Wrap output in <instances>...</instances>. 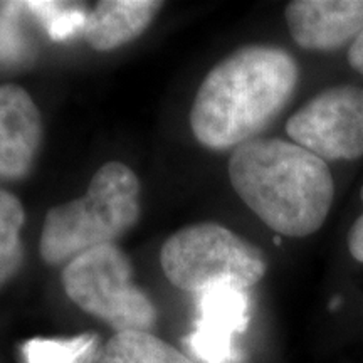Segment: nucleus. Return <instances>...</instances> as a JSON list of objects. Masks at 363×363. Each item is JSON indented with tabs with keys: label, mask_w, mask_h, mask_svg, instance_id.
<instances>
[{
	"label": "nucleus",
	"mask_w": 363,
	"mask_h": 363,
	"mask_svg": "<svg viewBox=\"0 0 363 363\" xmlns=\"http://www.w3.org/2000/svg\"><path fill=\"white\" fill-rule=\"evenodd\" d=\"M197 320L187 347L203 363H238L235 338L251 321V298L246 289L216 286L197 294Z\"/></svg>",
	"instance_id": "0eeeda50"
},
{
	"label": "nucleus",
	"mask_w": 363,
	"mask_h": 363,
	"mask_svg": "<svg viewBox=\"0 0 363 363\" xmlns=\"http://www.w3.org/2000/svg\"><path fill=\"white\" fill-rule=\"evenodd\" d=\"M284 19L299 48L337 51L352 45L363 30V0H293Z\"/></svg>",
	"instance_id": "6e6552de"
},
{
	"label": "nucleus",
	"mask_w": 363,
	"mask_h": 363,
	"mask_svg": "<svg viewBox=\"0 0 363 363\" xmlns=\"http://www.w3.org/2000/svg\"><path fill=\"white\" fill-rule=\"evenodd\" d=\"M96 363H195L150 331L115 333L103 345Z\"/></svg>",
	"instance_id": "9b49d317"
},
{
	"label": "nucleus",
	"mask_w": 363,
	"mask_h": 363,
	"mask_svg": "<svg viewBox=\"0 0 363 363\" xmlns=\"http://www.w3.org/2000/svg\"><path fill=\"white\" fill-rule=\"evenodd\" d=\"M167 279L179 289L202 293L216 286L252 288L264 278V254L216 222H201L172 234L160 251Z\"/></svg>",
	"instance_id": "20e7f679"
},
{
	"label": "nucleus",
	"mask_w": 363,
	"mask_h": 363,
	"mask_svg": "<svg viewBox=\"0 0 363 363\" xmlns=\"http://www.w3.org/2000/svg\"><path fill=\"white\" fill-rule=\"evenodd\" d=\"M140 180L120 162L103 165L83 197L52 207L40 233V257L61 266L91 249L116 244L142 214Z\"/></svg>",
	"instance_id": "7ed1b4c3"
},
{
	"label": "nucleus",
	"mask_w": 363,
	"mask_h": 363,
	"mask_svg": "<svg viewBox=\"0 0 363 363\" xmlns=\"http://www.w3.org/2000/svg\"><path fill=\"white\" fill-rule=\"evenodd\" d=\"M299 69L276 45H244L208 71L195 94L190 128L211 150L238 148L274 121L294 94Z\"/></svg>",
	"instance_id": "f257e3e1"
},
{
	"label": "nucleus",
	"mask_w": 363,
	"mask_h": 363,
	"mask_svg": "<svg viewBox=\"0 0 363 363\" xmlns=\"http://www.w3.org/2000/svg\"><path fill=\"white\" fill-rule=\"evenodd\" d=\"M26 7L38 17L54 40H65L78 33H84L88 13L81 7L76 9L61 2H26Z\"/></svg>",
	"instance_id": "4468645a"
},
{
	"label": "nucleus",
	"mask_w": 363,
	"mask_h": 363,
	"mask_svg": "<svg viewBox=\"0 0 363 363\" xmlns=\"http://www.w3.org/2000/svg\"><path fill=\"white\" fill-rule=\"evenodd\" d=\"M348 62L353 69L363 76V30L355 39V43L348 48Z\"/></svg>",
	"instance_id": "f3484780"
},
{
	"label": "nucleus",
	"mask_w": 363,
	"mask_h": 363,
	"mask_svg": "<svg viewBox=\"0 0 363 363\" xmlns=\"http://www.w3.org/2000/svg\"><path fill=\"white\" fill-rule=\"evenodd\" d=\"M43 142V118L30 94L0 86V179L19 180L33 170Z\"/></svg>",
	"instance_id": "1a4fd4ad"
},
{
	"label": "nucleus",
	"mask_w": 363,
	"mask_h": 363,
	"mask_svg": "<svg viewBox=\"0 0 363 363\" xmlns=\"http://www.w3.org/2000/svg\"><path fill=\"white\" fill-rule=\"evenodd\" d=\"M22 12H26L24 2H0V62L4 65H21L29 51Z\"/></svg>",
	"instance_id": "2eb2a0df"
},
{
	"label": "nucleus",
	"mask_w": 363,
	"mask_h": 363,
	"mask_svg": "<svg viewBox=\"0 0 363 363\" xmlns=\"http://www.w3.org/2000/svg\"><path fill=\"white\" fill-rule=\"evenodd\" d=\"M162 7L157 0H103L88 12L83 34L94 51H115L140 38Z\"/></svg>",
	"instance_id": "9d476101"
},
{
	"label": "nucleus",
	"mask_w": 363,
	"mask_h": 363,
	"mask_svg": "<svg viewBox=\"0 0 363 363\" xmlns=\"http://www.w3.org/2000/svg\"><path fill=\"white\" fill-rule=\"evenodd\" d=\"M103 345L96 333L69 338H33L22 343L24 363H96Z\"/></svg>",
	"instance_id": "f8f14e48"
},
{
	"label": "nucleus",
	"mask_w": 363,
	"mask_h": 363,
	"mask_svg": "<svg viewBox=\"0 0 363 363\" xmlns=\"http://www.w3.org/2000/svg\"><path fill=\"white\" fill-rule=\"evenodd\" d=\"M24 207L16 195L0 187V286L21 269L24 247L21 230L24 225Z\"/></svg>",
	"instance_id": "ddd939ff"
},
{
	"label": "nucleus",
	"mask_w": 363,
	"mask_h": 363,
	"mask_svg": "<svg viewBox=\"0 0 363 363\" xmlns=\"http://www.w3.org/2000/svg\"><path fill=\"white\" fill-rule=\"evenodd\" d=\"M227 170L240 201L286 238L315 234L333 206L328 163L294 142L251 140L234 150Z\"/></svg>",
	"instance_id": "f03ea898"
},
{
	"label": "nucleus",
	"mask_w": 363,
	"mask_h": 363,
	"mask_svg": "<svg viewBox=\"0 0 363 363\" xmlns=\"http://www.w3.org/2000/svg\"><path fill=\"white\" fill-rule=\"evenodd\" d=\"M360 199L363 202V185L360 189ZM348 251H350L353 259L363 264V214L355 220V224L352 225L350 233H348Z\"/></svg>",
	"instance_id": "dca6fc26"
},
{
	"label": "nucleus",
	"mask_w": 363,
	"mask_h": 363,
	"mask_svg": "<svg viewBox=\"0 0 363 363\" xmlns=\"http://www.w3.org/2000/svg\"><path fill=\"white\" fill-rule=\"evenodd\" d=\"M61 279L71 301L115 333L150 331L157 323L155 305L133 284V267L116 244L79 254L65 266Z\"/></svg>",
	"instance_id": "39448f33"
},
{
	"label": "nucleus",
	"mask_w": 363,
	"mask_h": 363,
	"mask_svg": "<svg viewBox=\"0 0 363 363\" xmlns=\"http://www.w3.org/2000/svg\"><path fill=\"white\" fill-rule=\"evenodd\" d=\"M286 131L326 163L363 157V88L343 84L321 91L289 118Z\"/></svg>",
	"instance_id": "423d86ee"
}]
</instances>
